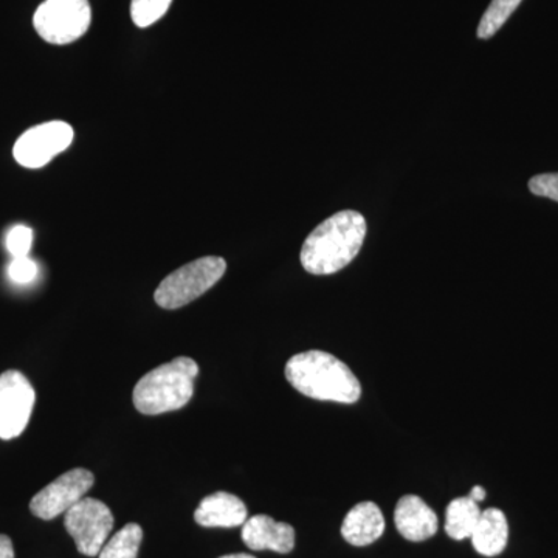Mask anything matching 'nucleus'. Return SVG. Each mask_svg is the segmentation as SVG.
<instances>
[{"label": "nucleus", "mask_w": 558, "mask_h": 558, "mask_svg": "<svg viewBox=\"0 0 558 558\" xmlns=\"http://www.w3.org/2000/svg\"><path fill=\"white\" fill-rule=\"evenodd\" d=\"M366 230V219L354 209L330 216L304 241L301 266L311 275L337 274L359 255Z\"/></svg>", "instance_id": "1"}, {"label": "nucleus", "mask_w": 558, "mask_h": 558, "mask_svg": "<svg viewBox=\"0 0 558 558\" xmlns=\"http://www.w3.org/2000/svg\"><path fill=\"white\" fill-rule=\"evenodd\" d=\"M199 365L190 357H178L149 371L135 385V410L146 416L183 409L194 395Z\"/></svg>", "instance_id": "3"}, {"label": "nucleus", "mask_w": 558, "mask_h": 558, "mask_svg": "<svg viewBox=\"0 0 558 558\" xmlns=\"http://www.w3.org/2000/svg\"><path fill=\"white\" fill-rule=\"evenodd\" d=\"M64 526L83 556L97 557L113 529V515L100 499L83 498L65 512Z\"/></svg>", "instance_id": "6"}, {"label": "nucleus", "mask_w": 558, "mask_h": 558, "mask_svg": "<svg viewBox=\"0 0 558 558\" xmlns=\"http://www.w3.org/2000/svg\"><path fill=\"white\" fill-rule=\"evenodd\" d=\"M219 558H256L253 556H248V554H230V556H223Z\"/></svg>", "instance_id": "24"}, {"label": "nucleus", "mask_w": 558, "mask_h": 558, "mask_svg": "<svg viewBox=\"0 0 558 558\" xmlns=\"http://www.w3.org/2000/svg\"><path fill=\"white\" fill-rule=\"evenodd\" d=\"M9 277L16 284H31L38 277V264L28 256L14 258L9 267Z\"/></svg>", "instance_id": "20"}, {"label": "nucleus", "mask_w": 558, "mask_h": 558, "mask_svg": "<svg viewBox=\"0 0 558 558\" xmlns=\"http://www.w3.org/2000/svg\"><path fill=\"white\" fill-rule=\"evenodd\" d=\"M94 483L95 476L89 470H69L33 497L31 501L33 515L46 521L57 519L61 513L72 509L81 499L86 498Z\"/></svg>", "instance_id": "9"}, {"label": "nucleus", "mask_w": 558, "mask_h": 558, "mask_svg": "<svg viewBox=\"0 0 558 558\" xmlns=\"http://www.w3.org/2000/svg\"><path fill=\"white\" fill-rule=\"evenodd\" d=\"M286 379L301 395L325 402H359L362 385L347 363L325 351H306L290 357Z\"/></svg>", "instance_id": "2"}, {"label": "nucleus", "mask_w": 558, "mask_h": 558, "mask_svg": "<svg viewBox=\"0 0 558 558\" xmlns=\"http://www.w3.org/2000/svg\"><path fill=\"white\" fill-rule=\"evenodd\" d=\"M0 558H14L13 542L3 534H0Z\"/></svg>", "instance_id": "22"}, {"label": "nucleus", "mask_w": 558, "mask_h": 558, "mask_svg": "<svg viewBox=\"0 0 558 558\" xmlns=\"http://www.w3.org/2000/svg\"><path fill=\"white\" fill-rule=\"evenodd\" d=\"M143 529L138 524H126L102 546L98 558H137L142 545Z\"/></svg>", "instance_id": "16"}, {"label": "nucleus", "mask_w": 558, "mask_h": 558, "mask_svg": "<svg viewBox=\"0 0 558 558\" xmlns=\"http://www.w3.org/2000/svg\"><path fill=\"white\" fill-rule=\"evenodd\" d=\"M73 137L75 132L65 121H47L38 124L24 132L14 143V160L28 170H39L50 163L58 154L64 153L72 145Z\"/></svg>", "instance_id": "7"}, {"label": "nucleus", "mask_w": 558, "mask_h": 558, "mask_svg": "<svg viewBox=\"0 0 558 558\" xmlns=\"http://www.w3.org/2000/svg\"><path fill=\"white\" fill-rule=\"evenodd\" d=\"M521 2L523 0H492L480 22L478 38L490 39L492 36L497 35L499 28L508 22Z\"/></svg>", "instance_id": "17"}, {"label": "nucleus", "mask_w": 558, "mask_h": 558, "mask_svg": "<svg viewBox=\"0 0 558 558\" xmlns=\"http://www.w3.org/2000/svg\"><path fill=\"white\" fill-rule=\"evenodd\" d=\"M89 0H46L33 16L40 38L54 46L75 43L89 31Z\"/></svg>", "instance_id": "5"}, {"label": "nucleus", "mask_w": 558, "mask_h": 558, "mask_svg": "<svg viewBox=\"0 0 558 558\" xmlns=\"http://www.w3.org/2000/svg\"><path fill=\"white\" fill-rule=\"evenodd\" d=\"M33 244V230L25 226H16L7 236V248L13 258H25L31 253Z\"/></svg>", "instance_id": "19"}, {"label": "nucleus", "mask_w": 558, "mask_h": 558, "mask_svg": "<svg viewBox=\"0 0 558 558\" xmlns=\"http://www.w3.org/2000/svg\"><path fill=\"white\" fill-rule=\"evenodd\" d=\"M242 542L252 550L289 554L295 548V529L269 515H255L242 524Z\"/></svg>", "instance_id": "10"}, {"label": "nucleus", "mask_w": 558, "mask_h": 558, "mask_svg": "<svg viewBox=\"0 0 558 558\" xmlns=\"http://www.w3.org/2000/svg\"><path fill=\"white\" fill-rule=\"evenodd\" d=\"M529 190L539 197H548L558 202V172L553 174H539L529 180Z\"/></svg>", "instance_id": "21"}, {"label": "nucleus", "mask_w": 558, "mask_h": 558, "mask_svg": "<svg viewBox=\"0 0 558 558\" xmlns=\"http://www.w3.org/2000/svg\"><path fill=\"white\" fill-rule=\"evenodd\" d=\"M171 3L172 0H132V22L140 28L149 27L168 13Z\"/></svg>", "instance_id": "18"}, {"label": "nucleus", "mask_w": 558, "mask_h": 558, "mask_svg": "<svg viewBox=\"0 0 558 558\" xmlns=\"http://www.w3.org/2000/svg\"><path fill=\"white\" fill-rule=\"evenodd\" d=\"M481 512L478 502L470 497L453 499L446 510V532L450 538L465 539L472 537Z\"/></svg>", "instance_id": "15"}, {"label": "nucleus", "mask_w": 558, "mask_h": 558, "mask_svg": "<svg viewBox=\"0 0 558 558\" xmlns=\"http://www.w3.org/2000/svg\"><path fill=\"white\" fill-rule=\"evenodd\" d=\"M469 497L472 498L473 501L478 502L480 505L481 501H484V499H486V488L475 486L472 488V492H470Z\"/></svg>", "instance_id": "23"}, {"label": "nucleus", "mask_w": 558, "mask_h": 558, "mask_svg": "<svg viewBox=\"0 0 558 558\" xmlns=\"http://www.w3.org/2000/svg\"><path fill=\"white\" fill-rule=\"evenodd\" d=\"M385 519L376 502L365 501L354 506L344 517L341 524V535L349 545L368 546L373 545L384 535Z\"/></svg>", "instance_id": "13"}, {"label": "nucleus", "mask_w": 558, "mask_h": 558, "mask_svg": "<svg viewBox=\"0 0 558 558\" xmlns=\"http://www.w3.org/2000/svg\"><path fill=\"white\" fill-rule=\"evenodd\" d=\"M395 523L399 534L410 542H425L438 532V515L417 495L399 499L395 510Z\"/></svg>", "instance_id": "11"}, {"label": "nucleus", "mask_w": 558, "mask_h": 558, "mask_svg": "<svg viewBox=\"0 0 558 558\" xmlns=\"http://www.w3.org/2000/svg\"><path fill=\"white\" fill-rule=\"evenodd\" d=\"M35 402V388L24 374L14 369L0 374V439H14L24 433Z\"/></svg>", "instance_id": "8"}, {"label": "nucleus", "mask_w": 558, "mask_h": 558, "mask_svg": "<svg viewBox=\"0 0 558 558\" xmlns=\"http://www.w3.org/2000/svg\"><path fill=\"white\" fill-rule=\"evenodd\" d=\"M470 538H472L473 548L481 556H499L506 549L509 539V524L505 513L495 508L483 510Z\"/></svg>", "instance_id": "14"}, {"label": "nucleus", "mask_w": 558, "mask_h": 558, "mask_svg": "<svg viewBox=\"0 0 558 558\" xmlns=\"http://www.w3.org/2000/svg\"><path fill=\"white\" fill-rule=\"evenodd\" d=\"M226 259L218 256L191 260L160 282L154 300L161 310H180L208 292L226 275Z\"/></svg>", "instance_id": "4"}, {"label": "nucleus", "mask_w": 558, "mask_h": 558, "mask_svg": "<svg viewBox=\"0 0 558 558\" xmlns=\"http://www.w3.org/2000/svg\"><path fill=\"white\" fill-rule=\"evenodd\" d=\"M248 510L241 498L216 492L202 499L194 520L204 527H238L247 521Z\"/></svg>", "instance_id": "12"}]
</instances>
